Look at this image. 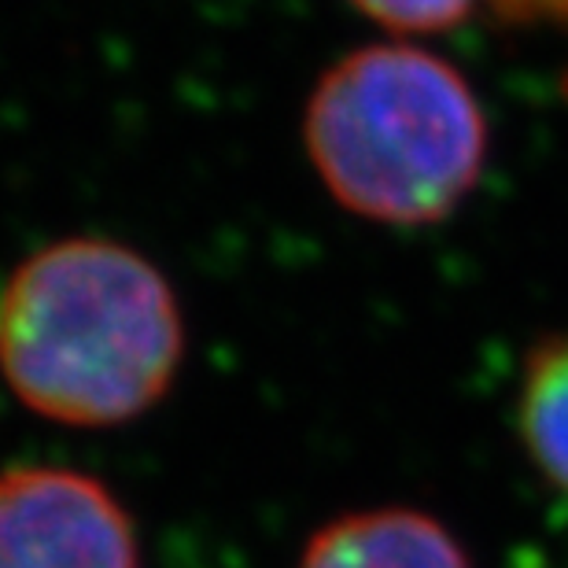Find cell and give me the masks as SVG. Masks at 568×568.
Returning a JSON list of instances; mask_svg holds the SVG:
<instances>
[{
	"label": "cell",
	"mask_w": 568,
	"mask_h": 568,
	"mask_svg": "<svg viewBox=\"0 0 568 568\" xmlns=\"http://www.w3.org/2000/svg\"><path fill=\"white\" fill-rule=\"evenodd\" d=\"M300 568H473L462 542L422 509H362L328 520Z\"/></svg>",
	"instance_id": "obj_4"
},
{
	"label": "cell",
	"mask_w": 568,
	"mask_h": 568,
	"mask_svg": "<svg viewBox=\"0 0 568 568\" xmlns=\"http://www.w3.org/2000/svg\"><path fill=\"white\" fill-rule=\"evenodd\" d=\"M514 27H568V0H487Z\"/></svg>",
	"instance_id": "obj_7"
},
{
	"label": "cell",
	"mask_w": 568,
	"mask_h": 568,
	"mask_svg": "<svg viewBox=\"0 0 568 568\" xmlns=\"http://www.w3.org/2000/svg\"><path fill=\"white\" fill-rule=\"evenodd\" d=\"M517 428L536 469L568 495V333L531 351L520 381Z\"/></svg>",
	"instance_id": "obj_5"
},
{
	"label": "cell",
	"mask_w": 568,
	"mask_h": 568,
	"mask_svg": "<svg viewBox=\"0 0 568 568\" xmlns=\"http://www.w3.org/2000/svg\"><path fill=\"white\" fill-rule=\"evenodd\" d=\"M185 358V317L141 252L71 236L11 270L0 369L19 403L71 428H115L163 403Z\"/></svg>",
	"instance_id": "obj_1"
},
{
	"label": "cell",
	"mask_w": 568,
	"mask_h": 568,
	"mask_svg": "<svg viewBox=\"0 0 568 568\" xmlns=\"http://www.w3.org/2000/svg\"><path fill=\"white\" fill-rule=\"evenodd\" d=\"M303 144L344 211L381 225H432L480 181L487 119L458 67L436 52L366 44L314 85Z\"/></svg>",
	"instance_id": "obj_2"
},
{
	"label": "cell",
	"mask_w": 568,
	"mask_h": 568,
	"mask_svg": "<svg viewBox=\"0 0 568 568\" xmlns=\"http://www.w3.org/2000/svg\"><path fill=\"white\" fill-rule=\"evenodd\" d=\"M362 16L403 33H439L469 16L476 0H351Z\"/></svg>",
	"instance_id": "obj_6"
},
{
	"label": "cell",
	"mask_w": 568,
	"mask_h": 568,
	"mask_svg": "<svg viewBox=\"0 0 568 568\" xmlns=\"http://www.w3.org/2000/svg\"><path fill=\"white\" fill-rule=\"evenodd\" d=\"M0 568H141L138 528L97 476L22 465L0 473Z\"/></svg>",
	"instance_id": "obj_3"
}]
</instances>
